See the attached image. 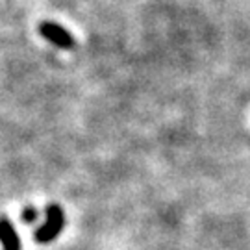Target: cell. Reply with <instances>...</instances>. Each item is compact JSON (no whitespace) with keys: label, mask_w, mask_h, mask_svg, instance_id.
<instances>
[{"label":"cell","mask_w":250,"mask_h":250,"mask_svg":"<svg viewBox=\"0 0 250 250\" xmlns=\"http://www.w3.org/2000/svg\"><path fill=\"white\" fill-rule=\"evenodd\" d=\"M65 226V213L58 204H52L46 208V223L39 226L34 233L37 243H50L54 241Z\"/></svg>","instance_id":"cell-1"},{"label":"cell","mask_w":250,"mask_h":250,"mask_svg":"<svg viewBox=\"0 0 250 250\" xmlns=\"http://www.w3.org/2000/svg\"><path fill=\"white\" fill-rule=\"evenodd\" d=\"M39 34L45 37L48 43H52L54 46L63 48V50H69L74 46V37H72L71 32L67 28L52 22V21H43L39 24Z\"/></svg>","instance_id":"cell-2"},{"label":"cell","mask_w":250,"mask_h":250,"mask_svg":"<svg viewBox=\"0 0 250 250\" xmlns=\"http://www.w3.org/2000/svg\"><path fill=\"white\" fill-rule=\"evenodd\" d=\"M0 243L4 250H21V239L17 235V230L8 217H0Z\"/></svg>","instance_id":"cell-3"},{"label":"cell","mask_w":250,"mask_h":250,"mask_svg":"<svg viewBox=\"0 0 250 250\" xmlns=\"http://www.w3.org/2000/svg\"><path fill=\"white\" fill-rule=\"evenodd\" d=\"M21 219L24 223H36L37 219H39V211H37L36 208H24L21 211Z\"/></svg>","instance_id":"cell-4"}]
</instances>
